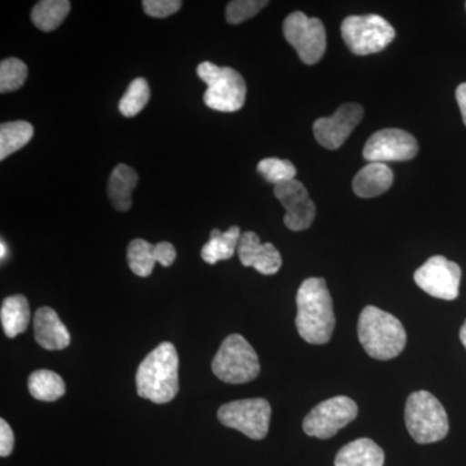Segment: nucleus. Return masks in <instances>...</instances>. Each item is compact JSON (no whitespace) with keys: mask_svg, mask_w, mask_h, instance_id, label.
I'll return each instance as SVG.
<instances>
[{"mask_svg":"<svg viewBox=\"0 0 466 466\" xmlns=\"http://www.w3.org/2000/svg\"><path fill=\"white\" fill-rule=\"evenodd\" d=\"M15 447V435L5 420H0V456L7 458Z\"/></svg>","mask_w":466,"mask_h":466,"instance_id":"nucleus-31","label":"nucleus"},{"mask_svg":"<svg viewBox=\"0 0 466 466\" xmlns=\"http://www.w3.org/2000/svg\"><path fill=\"white\" fill-rule=\"evenodd\" d=\"M34 334L41 348L55 351L70 345V333L66 324L60 320L57 312L51 308L36 309L34 317Z\"/></svg>","mask_w":466,"mask_h":466,"instance_id":"nucleus-17","label":"nucleus"},{"mask_svg":"<svg viewBox=\"0 0 466 466\" xmlns=\"http://www.w3.org/2000/svg\"><path fill=\"white\" fill-rule=\"evenodd\" d=\"M27 78V66L23 60L9 57L0 63V92L17 91L23 87Z\"/></svg>","mask_w":466,"mask_h":466,"instance_id":"nucleus-27","label":"nucleus"},{"mask_svg":"<svg viewBox=\"0 0 466 466\" xmlns=\"http://www.w3.org/2000/svg\"><path fill=\"white\" fill-rule=\"evenodd\" d=\"M358 337L370 358L390 360L403 351L407 333L394 315L375 306H367L358 321Z\"/></svg>","mask_w":466,"mask_h":466,"instance_id":"nucleus-3","label":"nucleus"},{"mask_svg":"<svg viewBox=\"0 0 466 466\" xmlns=\"http://www.w3.org/2000/svg\"><path fill=\"white\" fill-rule=\"evenodd\" d=\"M341 34L350 51L359 56L381 52L395 38L394 27L379 15L345 18L341 25Z\"/></svg>","mask_w":466,"mask_h":466,"instance_id":"nucleus-7","label":"nucleus"},{"mask_svg":"<svg viewBox=\"0 0 466 466\" xmlns=\"http://www.w3.org/2000/svg\"><path fill=\"white\" fill-rule=\"evenodd\" d=\"M198 75L208 85L204 101L208 108L233 113L244 106L247 84L240 73L229 66H218L210 61H204L198 66Z\"/></svg>","mask_w":466,"mask_h":466,"instance_id":"nucleus-5","label":"nucleus"},{"mask_svg":"<svg viewBox=\"0 0 466 466\" xmlns=\"http://www.w3.org/2000/svg\"><path fill=\"white\" fill-rule=\"evenodd\" d=\"M363 116L364 109L360 104L346 103L333 116L317 119L314 135L318 143L327 149H339L360 124Z\"/></svg>","mask_w":466,"mask_h":466,"instance_id":"nucleus-13","label":"nucleus"},{"mask_svg":"<svg viewBox=\"0 0 466 466\" xmlns=\"http://www.w3.org/2000/svg\"><path fill=\"white\" fill-rule=\"evenodd\" d=\"M415 283L434 299L453 300L459 297L461 268L458 263L434 256L415 272Z\"/></svg>","mask_w":466,"mask_h":466,"instance_id":"nucleus-11","label":"nucleus"},{"mask_svg":"<svg viewBox=\"0 0 466 466\" xmlns=\"http://www.w3.org/2000/svg\"><path fill=\"white\" fill-rule=\"evenodd\" d=\"M296 327L299 336L311 345H324L332 339L336 317L327 281L309 278L297 293Z\"/></svg>","mask_w":466,"mask_h":466,"instance_id":"nucleus-1","label":"nucleus"},{"mask_svg":"<svg viewBox=\"0 0 466 466\" xmlns=\"http://www.w3.org/2000/svg\"><path fill=\"white\" fill-rule=\"evenodd\" d=\"M137 171L125 164L116 165L110 174L108 198L110 204L118 211H127L133 207V192L137 187Z\"/></svg>","mask_w":466,"mask_h":466,"instance_id":"nucleus-20","label":"nucleus"},{"mask_svg":"<svg viewBox=\"0 0 466 466\" xmlns=\"http://www.w3.org/2000/svg\"><path fill=\"white\" fill-rule=\"evenodd\" d=\"M177 259L174 245L167 241L153 245L143 238H135L128 244L127 260L131 271L140 278H148L156 263L170 267Z\"/></svg>","mask_w":466,"mask_h":466,"instance_id":"nucleus-15","label":"nucleus"},{"mask_svg":"<svg viewBox=\"0 0 466 466\" xmlns=\"http://www.w3.org/2000/svg\"><path fill=\"white\" fill-rule=\"evenodd\" d=\"M258 173L268 183L278 184L296 179L297 168L288 159L269 157L262 159L257 167Z\"/></svg>","mask_w":466,"mask_h":466,"instance_id":"nucleus-28","label":"nucleus"},{"mask_svg":"<svg viewBox=\"0 0 466 466\" xmlns=\"http://www.w3.org/2000/svg\"><path fill=\"white\" fill-rule=\"evenodd\" d=\"M211 368L220 381L233 385L253 381L260 372L256 350L240 334L227 337L218 350Z\"/></svg>","mask_w":466,"mask_h":466,"instance_id":"nucleus-6","label":"nucleus"},{"mask_svg":"<svg viewBox=\"0 0 466 466\" xmlns=\"http://www.w3.org/2000/svg\"><path fill=\"white\" fill-rule=\"evenodd\" d=\"M456 100H458L460 112H461L462 121L466 126V84L459 86L456 90Z\"/></svg>","mask_w":466,"mask_h":466,"instance_id":"nucleus-32","label":"nucleus"},{"mask_svg":"<svg viewBox=\"0 0 466 466\" xmlns=\"http://www.w3.org/2000/svg\"><path fill=\"white\" fill-rule=\"evenodd\" d=\"M180 0H144V12L150 17L165 18L177 14L182 8Z\"/></svg>","mask_w":466,"mask_h":466,"instance_id":"nucleus-30","label":"nucleus"},{"mask_svg":"<svg viewBox=\"0 0 466 466\" xmlns=\"http://www.w3.org/2000/svg\"><path fill=\"white\" fill-rule=\"evenodd\" d=\"M0 249H2V253H0V258L2 260H5V257H7V245H5V242L2 240L0 242Z\"/></svg>","mask_w":466,"mask_h":466,"instance_id":"nucleus-34","label":"nucleus"},{"mask_svg":"<svg viewBox=\"0 0 466 466\" xmlns=\"http://www.w3.org/2000/svg\"><path fill=\"white\" fill-rule=\"evenodd\" d=\"M238 254L242 266L253 267L262 275H275L283 265L280 251L271 242L262 244L259 236L251 231L242 233Z\"/></svg>","mask_w":466,"mask_h":466,"instance_id":"nucleus-16","label":"nucleus"},{"mask_svg":"<svg viewBox=\"0 0 466 466\" xmlns=\"http://www.w3.org/2000/svg\"><path fill=\"white\" fill-rule=\"evenodd\" d=\"M385 453L370 438H360L346 444L337 453L334 466H383Z\"/></svg>","mask_w":466,"mask_h":466,"instance_id":"nucleus-19","label":"nucleus"},{"mask_svg":"<svg viewBox=\"0 0 466 466\" xmlns=\"http://www.w3.org/2000/svg\"><path fill=\"white\" fill-rule=\"evenodd\" d=\"M408 433L420 444L435 443L449 434L446 410L431 392L420 390L408 397L404 412Z\"/></svg>","mask_w":466,"mask_h":466,"instance_id":"nucleus-4","label":"nucleus"},{"mask_svg":"<svg viewBox=\"0 0 466 466\" xmlns=\"http://www.w3.org/2000/svg\"><path fill=\"white\" fill-rule=\"evenodd\" d=\"M27 386L34 400L41 401L60 400L66 392V382L61 376L48 370L33 372L27 380Z\"/></svg>","mask_w":466,"mask_h":466,"instance_id":"nucleus-23","label":"nucleus"},{"mask_svg":"<svg viewBox=\"0 0 466 466\" xmlns=\"http://www.w3.org/2000/svg\"><path fill=\"white\" fill-rule=\"evenodd\" d=\"M460 339H461L462 345H464L466 349V320L461 329H460Z\"/></svg>","mask_w":466,"mask_h":466,"instance_id":"nucleus-33","label":"nucleus"},{"mask_svg":"<svg viewBox=\"0 0 466 466\" xmlns=\"http://www.w3.org/2000/svg\"><path fill=\"white\" fill-rule=\"evenodd\" d=\"M274 193L287 210L284 223L290 231H305L311 227L317 217V207L302 183L294 179L278 184Z\"/></svg>","mask_w":466,"mask_h":466,"instance_id":"nucleus-14","label":"nucleus"},{"mask_svg":"<svg viewBox=\"0 0 466 466\" xmlns=\"http://www.w3.org/2000/svg\"><path fill=\"white\" fill-rule=\"evenodd\" d=\"M70 11L69 0H42L34 5L32 21L42 32H54Z\"/></svg>","mask_w":466,"mask_h":466,"instance_id":"nucleus-24","label":"nucleus"},{"mask_svg":"<svg viewBox=\"0 0 466 466\" xmlns=\"http://www.w3.org/2000/svg\"><path fill=\"white\" fill-rule=\"evenodd\" d=\"M266 5H268V2L265 0H233L226 8L227 23L238 25L256 16Z\"/></svg>","mask_w":466,"mask_h":466,"instance_id":"nucleus-29","label":"nucleus"},{"mask_svg":"<svg viewBox=\"0 0 466 466\" xmlns=\"http://www.w3.org/2000/svg\"><path fill=\"white\" fill-rule=\"evenodd\" d=\"M358 412L357 403L351 398L343 395L330 398L312 408L303 421V431L309 437L329 440L354 421Z\"/></svg>","mask_w":466,"mask_h":466,"instance_id":"nucleus-10","label":"nucleus"},{"mask_svg":"<svg viewBox=\"0 0 466 466\" xmlns=\"http://www.w3.org/2000/svg\"><path fill=\"white\" fill-rule=\"evenodd\" d=\"M283 32L285 39L303 63L314 66L323 58L327 50V33L319 18L306 16L303 12H293L285 18Z\"/></svg>","mask_w":466,"mask_h":466,"instance_id":"nucleus-9","label":"nucleus"},{"mask_svg":"<svg viewBox=\"0 0 466 466\" xmlns=\"http://www.w3.org/2000/svg\"><path fill=\"white\" fill-rule=\"evenodd\" d=\"M34 135L32 124L26 121L5 122L0 126V159L5 161L8 156L29 144Z\"/></svg>","mask_w":466,"mask_h":466,"instance_id":"nucleus-25","label":"nucleus"},{"mask_svg":"<svg viewBox=\"0 0 466 466\" xmlns=\"http://www.w3.org/2000/svg\"><path fill=\"white\" fill-rule=\"evenodd\" d=\"M392 182H394V174L388 165L370 162L355 175L352 188L359 198H372L390 189Z\"/></svg>","mask_w":466,"mask_h":466,"instance_id":"nucleus-18","label":"nucleus"},{"mask_svg":"<svg viewBox=\"0 0 466 466\" xmlns=\"http://www.w3.org/2000/svg\"><path fill=\"white\" fill-rule=\"evenodd\" d=\"M0 320L8 339H15L18 334L25 332L30 323V308L26 297L16 294L3 300Z\"/></svg>","mask_w":466,"mask_h":466,"instance_id":"nucleus-21","label":"nucleus"},{"mask_svg":"<svg viewBox=\"0 0 466 466\" xmlns=\"http://www.w3.org/2000/svg\"><path fill=\"white\" fill-rule=\"evenodd\" d=\"M139 397L153 403H168L179 391V357L171 342H162L150 351L137 372Z\"/></svg>","mask_w":466,"mask_h":466,"instance_id":"nucleus-2","label":"nucleus"},{"mask_svg":"<svg viewBox=\"0 0 466 466\" xmlns=\"http://www.w3.org/2000/svg\"><path fill=\"white\" fill-rule=\"evenodd\" d=\"M241 235L240 227L238 226H232L226 232L213 229L210 233V240L202 248V259L208 265H216L219 260L232 258L233 254L238 250Z\"/></svg>","mask_w":466,"mask_h":466,"instance_id":"nucleus-22","label":"nucleus"},{"mask_svg":"<svg viewBox=\"0 0 466 466\" xmlns=\"http://www.w3.org/2000/svg\"><path fill=\"white\" fill-rule=\"evenodd\" d=\"M419 153V144L413 135L400 128H383L368 139L363 157L370 162L410 161Z\"/></svg>","mask_w":466,"mask_h":466,"instance_id":"nucleus-12","label":"nucleus"},{"mask_svg":"<svg viewBox=\"0 0 466 466\" xmlns=\"http://www.w3.org/2000/svg\"><path fill=\"white\" fill-rule=\"evenodd\" d=\"M271 406L262 398L233 400L218 410V420L227 428L235 429L250 440L259 441L268 434Z\"/></svg>","mask_w":466,"mask_h":466,"instance_id":"nucleus-8","label":"nucleus"},{"mask_svg":"<svg viewBox=\"0 0 466 466\" xmlns=\"http://www.w3.org/2000/svg\"><path fill=\"white\" fill-rule=\"evenodd\" d=\"M150 99V88L148 82L144 78H135L127 90H126L124 96L119 101L118 108L122 116H135L139 115Z\"/></svg>","mask_w":466,"mask_h":466,"instance_id":"nucleus-26","label":"nucleus"}]
</instances>
